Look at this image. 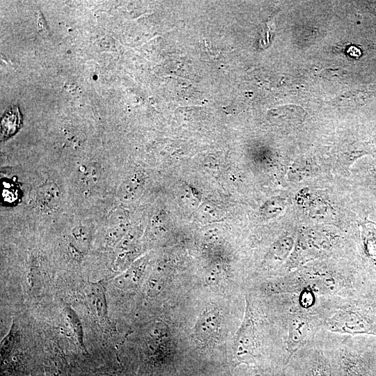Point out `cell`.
I'll return each instance as SVG.
<instances>
[{"label":"cell","instance_id":"cell-1","mask_svg":"<svg viewBox=\"0 0 376 376\" xmlns=\"http://www.w3.org/2000/svg\"><path fill=\"white\" fill-rule=\"evenodd\" d=\"M327 328L340 334H376V322L359 311L340 310L327 321Z\"/></svg>","mask_w":376,"mask_h":376},{"label":"cell","instance_id":"cell-2","mask_svg":"<svg viewBox=\"0 0 376 376\" xmlns=\"http://www.w3.org/2000/svg\"><path fill=\"white\" fill-rule=\"evenodd\" d=\"M234 347L236 358L240 363H249L254 361L256 351L254 322L247 298H246L244 317L237 332Z\"/></svg>","mask_w":376,"mask_h":376},{"label":"cell","instance_id":"cell-3","mask_svg":"<svg viewBox=\"0 0 376 376\" xmlns=\"http://www.w3.org/2000/svg\"><path fill=\"white\" fill-rule=\"evenodd\" d=\"M311 329L309 319L304 315H295L289 322L288 337V363L292 354L306 341Z\"/></svg>","mask_w":376,"mask_h":376},{"label":"cell","instance_id":"cell-4","mask_svg":"<svg viewBox=\"0 0 376 376\" xmlns=\"http://www.w3.org/2000/svg\"><path fill=\"white\" fill-rule=\"evenodd\" d=\"M86 298L89 306L100 325L107 331L111 329L108 315L106 296L102 285L93 283L86 288Z\"/></svg>","mask_w":376,"mask_h":376},{"label":"cell","instance_id":"cell-5","mask_svg":"<svg viewBox=\"0 0 376 376\" xmlns=\"http://www.w3.org/2000/svg\"><path fill=\"white\" fill-rule=\"evenodd\" d=\"M221 321L219 311L209 309L202 313L195 326V334L198 340L205 342L217 331Z\"/></svg>","mask_w":376,"mask_h":376},{"label":"cell","instance_id":"cell-6","mask_svg":"<svg viewBox=\"0 0 376 376\" xmlns=\"http://www.w3.org/2000/svg\"><path fill=\"white\" fill-rule=\"evenodd\" d=\"M61 200V191L54 182H46L37 189L36 201L40 210L52 211L57 207Z\"/></svg>","mask_w":376,"mask_h":376},{"label":"cell","instance_id":"cell-7","mask_svg":"<svg viewBox=\"0 0 376 376\" xmlns=\"http://www.w3.org/2000/svg\"><path fill=\"white\" fill-rule=\"evenodd\" d=\"M145 176L141 173H134L128 176L119 187L118 196L123 201L135 200L141 193Z\"/></svg>","mask_w":376,"mask_h":376},{"label":"cell","instance_id":"cell-8","mask_svg":"<svg viewBox=\"0 0 376 376\" xmlns=\"http://www.w3.org/2000/svg\"><path fill=\"white\" fill-rule=\"evenodd\" d=\"M342 367L344 376H374L366 361L352 353L343 354Z\"/></svg>","mask_w":376,"mask_h":376},{"label":"cell","instance_id":"cell-9","mask_svg":"<svg viewBox=\"0 0 376 376\" xmlns=\"http://www.w3.org/2000/svg\"><path fill=\"white\" fill-rule=\"evenodd\" d=\"M361 226L364 253L367 259L376 266V225L366 218Z\"/></svg>","mask_w":376,"mask_h":376},{"label":"cell","instance_id":"cell-10","mask_svg":"<svg viewBox=\"0 0 376 376\" xmlns=\"http://www.w3.org/2000/svg\"><path fill=\"white\" fill-rule=\"evenodd\" d=\"M145 269L143 260L134 264L125 273L116 278L113 284L120 289H130L138 285Z\"/></svg>","mask_w":376,"mask_h":376},{"label":"cell","instance_id":"cell-11","mask_svg":"<svg viewBox=\"0 0 376 376\" xmlns=\"http://www.w3.org/2000/svg\"><path fill=\"white\" fill-rule=\"evenodd\" d=\"M292 246V237H283L272 245L267 254L266 259L273 263H280L287 258Z\"/></svg>","mask_w":376,"mask_h":376},{"label":"cell","instance_id":"cell-12","mask_svg":"<svg viewBox=\"0 0 376 376\" xmlns=\"http://www.w3.org/2000/svg\"><path fill=\"white\" fill-rule=\"evenodd\" d=\"M21 115L17 107L8 110L2 118L1 131L2 137L13 134L20 127Z\"/></svg>","mask_w":376,"mask_h":376},{"label":"cell","instance_id":"cell-13","mask_svg":"<svg viewBox=\"0 0 376 376\" xmlns=\"http://www.w3.org/2000/svg\"><path fill=\"white\" fill-rule=\"evenodd\" d=\"M65 319L68 322L70 330L73 333L79 345L84 351H86L84 343V331L81 321L75 311L68 306L63 308Z\"/></svg>","mask_w":376,"mask_h":376},{"label":"cell","instance_id":"cell-14","mask_svg":"<svg viewBox=\"0 0 376 376\" xmlns=\"http://www.w3.org/2000/svg\"><path fill=\"white\" fill-rule=\"evenodd\" d=\"M102 175V170L98 164H91L81 172L79 177L80 186L90 190L97 185Z\"/></svg>","mask_w":376,"mask_h":376},{"label":"cell","instance_id":"cell-15","mask_svg":"<svg viewBox=\"0 0 376 376\" xmlns=\"http://www.w3.org/2000/svg\"><path fill=\"white\" fill-rule=\"evenodd\" d=\"M363 186L368 199L376 207V165L363 170Z\"/></svg>","mask_w":376,"mask_h":376},{"label":"cell","instance_id":"cell-16","mask_svg":"<svg viewBox=\"0 0 376 376\" xmlns=\"http://www.w3.org/2000/svg\"><path fill=\"white\" fill-rule=\"evenodd\" d=\"M17 339V332L15 324H13L8 334L3 338L1 343L0 350L1 364L8 359L16 343Z\"/></svg>","mask_w":376,"mask_h":376},{"label":"cell","instance_id":"cell-17","mask_svg":"<svg viewBox=\"0 0 376 376\" xmlns=\"http://www.w3.org/2000/svg\"><path fill=\"white\" fill-rule=\"evenodd\" d=\"M47 373V376H70L65 359L59 354L49 361Z\"/></svg>","mask_w":376,"mask_h":376},{"label":"cell","instance_id":"cell-18","mask_svg":"<svg viewBox=\"0 0 376 376\" xmlns=\"http://www.w3.org/2000/svg\"><path fill=\"white\" fill-rule=\"evenodd\" d=\"M309 376H333L329 363L322 353L315 355Z\"/></svg>","mask_w":376,"mask_h":376},{"label":"cell","instance_id":"cell-19","mask_svg":"<svg viewBox=\"0 0 376 376\" xmlns=\"http://www.w3.org/2000/svg\"><path fill=\"white\" fill-rule=\"evenodd\" d=\"M72 238L75 250L85 251L89 244V236L84 228H75L72 232Z\"/></svg>","mask_w":376,"mask_h":376},{"label":"cell","instance_id":"cell-20","mask_svg":"<svg viewBox=\"0 0 376 376\" xmlns=\"http://www.w3.org/2000/svg\"><path fill=\"white\" fill-rule=\"evenodd\" d=\"M314 301L313 291L304 290L299 297V303L304 308L310 307Z\"/></svg>","mask_w":376,"mask_h":376},{"label":"cell","instance_id":"cell-21","mask_svg":"<svg viewBox=\"0 0 376 376\" xmlns=\"http://www.w3.org/2000/svg\"><path fill=\"white\" fill-rule=\"evenodd\" d=\"M368 4H369V9H371L373 12L376 13V2L373 1V3H368Z\"/></svg>","mask_w":376,"mask_h":376},{"label":"cell","instance_id":"cell-22","mask_svg":"<svg viewBox=\"0 0 376 376\" xmlns=\"http://www.w3.org/2000/svg\"><path fill=\"white\" fill-rule=\"evenodd\" d=\"M97 376H112L109 374H102V375H97Z\"/></svg>","mask_w":376,"mask_h":376},{"label":"cell","instance_id":"cell-23","mask_svg":"<svg viewBox=\"0 0 376 376\" xmlns=\"http://www.w3.org/2000/svg\"><path fill=\"white\" fill-rule=\"evenodd\" d=\"M254 376H261V375H254Z\"/></svg>","mask_w":376,"mask_h":376},{"label":"cell","instance_id":"cell-24","mask_svg":"<svg viewBox=\"0 0 376 376\" xmlns=\"http://www.w3.org/2000/svg\"><path fill=\"white\" fill-rule=\"evenodd\" d=\"M373 222L374 223V224H375V225H376V222H374V221H373Z\"/></svg>","mask_w":376,"mask_h":376}]
</instances>
